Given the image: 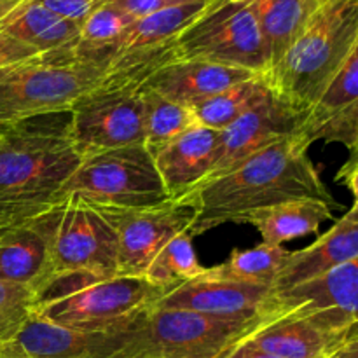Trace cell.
<instances>
[{
    "label": "cell",
    "instance_id": "cell-4",
    "mask_svg": "<svg viewBox=\"0 0 358 358\" xmlns=\"http://www.w3.org/2000/svg\"><path fill=\"white\" fill-rule=\"evenodd\" d=\"M266 318L227 320L154 304L107 332L100 358H222Z\"/></svg>",
    "mask_w": 358,
    "mask_h": 358
},
{
    "label": "cell",
    "instance_id": "cell-21",
    "mask_svg": "<svg viewBox=\"0 0 358 358\" xmlns=\"http://www.w3.org/2000/svg\"><path fill=\"white\" fill-rule=\"evenodd\" d=\"M332 208L334 206L320 199H290L255 210L245 217L243 224L254 226L264 243L283 247V243L317 233L325 220L334 219Z\"/></svg>",
    "mask_w": 358,
    "mask_h": 358
},
{
    "label": "cell",
    "instance_id": "cell-6",
    "mask_svg": "<svg viewBox=\"0 0 358 358\" xmlns=\"http://www.w3.org/2000/svg\"><path fill=\"white\" fill-rule=\"evenodd\" d=\"M105 76V66L73 62L66 49L0 69V128L38 115L69 112Z\"/></svg>",
    "mask_w": 358,
    "mask_h": 358
},
{
    "label": "cell",
    "instance_id": "cell-36",
    "mask_svg": "<svg viewBox=\"0 0 358 358\" xmlns=\"http://www.w3.org/2000/svg\"><path fill=\"white\" fill-rule=\"evenodd\" d=\"M327 358H358V338H348Z\"/></svg>",
    "mask_w": 358,
    "mask_h": 358
},
{
    "label": "cell",
    "instance_id": "cell-11",
    "mask_svg": "<svg viewBox=\"0 0 358 358\" xmlns=\"http://www.w3.org/2000/svg\"><path fill=\"white\" fill-rule=\"evenodd\" d=\"M100 208L117 234V275L124 276H143L163 245L191 231L196 219V210L178 199L149 208Z\"/></svg>",
    "mask_w": 358,
    "mask_h": 358
},
{
    "label": "cell",
    "instance_id": "cell-35",
    "mask_svg": "<svg viewBox=\"0 0 358 358\" xmlns=\"http://www.w3.org/2000/svg\"><path fill=\"white\" fill-rule=\"evenodd\" d=\"M222 358H278V357H273L269 355V353H264L261 352V350L254 348V346H252L250 343H247V339H245V341H241L240 345L231 348Z\"/></svg>",
    "mask_w": 358,
    "mask_h": 358
},
{
    "label": "cell",
    "instance_id": "cell-31",
    "mask_svg": "<svg viewBox=\"0 0 358 358\" xmlns=\"http://www.w3.org/2000/svg\"><path fill=\"white\" fill-rule=\"evenodd\" d=\"M317 140L325 142L343 143L348 149L350 157L345 164H353L358 161V105L350 108L345 114L338 115L327 124L322 126L313 136V143Z\"/></svg>",
    "mask_w": 358,
    "mask_h": 358
},
{
    "label": "cell",
    "instance_id": "cell-25",
    "mask_svg": "<svg viewBox=\"0 0 358 358\" xmlns=\"http://www.w3.org/2000/svg\"><path fill=\"white\" fill-rule=\"evenodd\" d=\"M271 93L269 80L264 76H255L199 101L191 110L198 124L222 131Z\"/></svg>",
    "mask_w": 358,
    "mask_h": 358
},
{
    "label": "cell",
    "instance_id": "cell-15",
    "mask_svg": "<svg viewBox=\"0 0 358 358\" xmlns=\"http://www.w3.org/2000/svg\"><path fill=\"white\" fill-rule=\"evenodd\" d=\"M219 143L220 131L196 124L152 154L170 199L184 198L208 178Z\"/></svg>",
    "mask_w": 358,
    "mask_h": 358
},
{
    "label": "cell",
    "instance_id": "cell-26",
    "mask_svg": "<svg viewBox=\"0 0 358 358\" xmlns=\"http://www.w3.org/2000/svg\"><path fill=\"white\" fill-rule=\"evenodd\" d=\"M358 105V38L352 52L346 58L345 65L338 72L336 79L318 100V103L304 115V121L299 128V135L308 142L313 143V136L322 126L327 124L338 115L345 114L350 108Z\"/></svg>",
    "mask_w": 358,
    "mask_h": 358
},
{
    "label": "cell",
    "instance_id": "cell-12",
    "mask_svg": "<svg viewBox=\"0 0 358 358\" xmlns=\"http://www.w3.org/2000/svg\"><path fill=\"white\" fill-rule=\"evenodd\" d=\"M278 315L306 318L325 331L346 334L358 322V257L271 296L268 317Z\"/></svg>",
    "mask_w": 358,
    "mask_h": 358
},
{
    "label": "cell",
    "instance_id": "cell-16",
    "mask_svg": "<svg viewBox=\"0 0 358 358\" xmlns=\"http://www.w3.org/2000/svg\"><path fill=\"white\" fill-rule=\"evenodd\" d=\"M255 76L257 73L238 66L201 59H173L150 73L143 87L191 108L199 101Z\"/></svg>",
    "mask_w": 358,
    "mask_h": 358
},
{
    "label": "cell",
    "instance_id": "cell-1",
    "mask_svg": "<svg viewBox=\"0 0 358 358\" xmlns=\"http://www.w3.org/2000/svg\"><path fill=\"white\" fill-rule=\"evenodd\" d=\"M308 149L306 140L294 133L187 192L178 201L196 210L192 236L226 222L243 224L255 210L290 199H320L336 208L338 201L325 187Z\"/></svg>",
    "mask_w": 358,
    "mask_h": 358
},
{
    "label": "cell",
    "instance_id": "cell-39",
    "mask_svg": "<svg viewBox=\"0 0 358 358\" xmlns=\"http://www.w3.org/2000/svg\"><path fill=\"white\" fill-rule=\"evenodd\" d=\"M318 2H322V3H324V2H329V0H318Z\"/></svg>",
    "mask_w": 358,
    "mask_h": 358
},
{
    "label": "cell",
    "instance_id": "cell-10",
    "mask_svg": "<svg viewBox=\"0 0 358 358\" xmlns=\"http://www.w3.org/2000/svg\"><path fill=\"white\" fill-rule=\"evenodd\" d=\"M142 86L107 73L70 107V135L83 156L143 143Z\"/></svg>",
    "mask_w": 358,
    "mask_h": 358
},
{
    "label": "cell",
    "instance_id": "cell-37",
    "mask_svg": "<svg viewBox=\"0 0 358 358\" xmlns=\"http://www.w3.org/2000/svg\"><path fill=\"white\" fill-rule=\"evenodd\" d=\"M27 2L28 0H0V23Z\"/></svg>",
    "mask_w": 358,
    "mask_h": 358
},
{
    "label": "cell",
    "instance_id": "cell-19",
    "mask_svg": "<svg viewBox=\"0 0 358 358\" xmlns=\"http://www.w3.org/2000/svg\"><path fill=\"white\" fill-rule=\"evenodd\" d=\"M345 338L343 332L325 331L306 318L278 315L266 318L247 343L278 358H327Z\"/></svg>",
    "mask_w": 358,
    "mask_h": 358
},
{
    "label": "cell",
    "instance_id": "cell-13",
    "mask_svg": "<svg viewBox=\"0 0 358 358\" xmlns=\"http://www.w3.org/2000/svg\"><path fill=\"white\" fill-rule=\"evenodd\" d=\"M303 121V114L271 93L264 101L220 131L217 161L206 180L226 173L264 147L299 133Z\"/></svg>",
    "mask_w": 358,
    "mask_h": 358
},
{
    "label": "cell",
    "instance_id": "cell-18",
    "mask_svg": "<svg viewBox=\"0 0 358 358\" xmlns=\"http://www.w3.org/2000/svg\"><path fill=\"white\" fill-rule=\"evenodd\" d=\"M107 332L72 331L31 315L13 341L0 346V358H100Z\"/></svg>",
    "mask_w": 358,
    "mask_h": 358
},
{
    "label": "cell",
    "instance_id": "cell-28",
    "mask_svg": "<svg viewBox=\"0 0 358 358\" xmlns=\"http://www.w3.org/2000/svg\"><path fill=\"white\" fill-rule=\"evenodd\" d=\"M143 98V145L150 154H156L170 142L196 126L194 114L185 105L161 96L152 90L142 86Z\"/></svg>",
    "mask_w": 358,
    "mask_h": 358
},
{
    "label": "cell",
    "instance_id": "cell-2",
    "mask_svg": "<svg viewBox=\"0 0 358 358\" xmlns=\"http://www.w3.org/2000/svg\"><path fill=\"white\" fill-rule=\"evenodd\" d=\"M83 159L70 135V112L0 128V229L51 208Z\"/></svg>",
    "mask_w": 358,
    "mask_h": 358
},
{
    "label": "cell",
    "instance_id": "cell-34",
    "mask_svg": "<svg viewBox=\"0 0 358 358\" xmlns=\"http://www.w3.org/2000/svg\"><path fill=\"white\" fill-rule=\"evenodd\" d=\"M38 56H42L41 52L31 49L30 45L23 44L17 38L0 31V69L20 65V63L30 62V59L38 58Z\"/></svg>",
    "mask_w": 358,
    "mask_h": 358
},
{
    "label": "cell",
    "instance_id": "cell-32",
    "mask_svg": "<svg viewBox=\"0 0 358 358\" xmlns=\"http://www.w3.org/2000/svg\"><path fill=\"white\" fill-rule=\"evenodd\" d=\"M38 2L52 13L80 24L96 7H100L107 0H38Z\"/></svg>",
    "mask_w": 358,
    "mask_h": 358
},
{
    "label": "cell",
    "instance_id": "cell-3",
    "mask_svg": "<svg viewBox=\"0 0 358 358\" xmlns=\"http://www.w3.org/2000/svg\"><path fill=\"white\" fill-rule=\"evenodd\" d=\"M358 38V0H329L269 72L273 93L306 115L336 79Z\"/></svg>",
    "mask_w": 358,
    "mask_h": 358
},
{
    "label": "cell",
    "instance_id": "cell-9",
    "mask_svg": "<svg viewBox=\"0 0 358 358\" xmlns=\"http://www.w3.org/2000/svg\"><path fill=\"white\" fill-rule=\"evenodd\" d=\"M66 194L110 208H149L170 201L154 156L143 143L84 156L63 187L62 196Z\"/></svg>",
    "mask_w": 358,
    "mask_h": 358
},
{
    "label": "cell",
    "instance_id": "cell-8",
    "mask_svg": "<svg viewBox=\"0 0 358 358\" xmlns=\"http://www.w3.org/2000/svg\"><path fill=\"white\" fill-rule=\"evenodd\" d=\"M177 59L238 66L268 77L269 55L248 0H210L175 41Z\"/></svg>",
    "mask_w": 358,
    "mask_h": 358
},
{
    "label": "cell",
    "instance_id": "cell-24",
    "mask_svg": "<svg viewBox=\"0 0 358 358\" xmlns=\"http://www.w3.org/2000/svg\"><path fill=\"white\" fill-rule=\"evenodd\" d=\"M208 3L210 0L184 3V6L168 7V9L157 10L149 16L138 17L129 24L128 30L119 38L114 56L159 51V49L170 48L177 41L178 35L198 20L199 14L206 9Z\"/></svg>",
    "mask_w": 358,
    "mask_h": 358
},
{
    "label": "cell",
    "instance_id": "cell-20",
    "mask_svg": "<svg viewBox=\"0 0 358 358\" xmlns=\"http://www.w3.org/2000/svg\"><path fill=\"white\" fill-rule=\"evenodd\" d=\"M52 275L45 238L31 222L0 229V282L37 292Z\"/></svg>",
    "mask_w": 358,
    "mask_h": 358
},
{
    "label": "cell",
    "instance_id": "cell-7",
    "mask_svg": "<svg viewBox=\"0 0 358 358\" xmlns=\"http://www.w3.org/2000/svg\"><path fill=\"white\" fill-rule=\"evenodd\" d=\"M49 248L52 275H117V234L100 206L77 194L62 196L51 208L28 220Z\"/></svg>",
    "mask_w": 358,
    "mask_h": 358
},
{
    "label": "cell",
    "instance_id": "cell-14",
    "mask_svg": "<svg viewBox=\"0 0 358 358\" xmlns=\"http://www.w3.org/2000/svg\"><path fill=\"white\" fill-rule=\"evenodd\" d=\"M271 296L273 289L268 285L231 282L203 273L175 287L156 304L227 320H259L268 317Z\"/></svg>",
    "mask_w": 358,
    "mask_h": 358
},
{
    "label": "cell",
    "instance_id": "cell-22",
    "mask_svg": "<svg viewBox=\"0 0 358 358\" xmlns=\"http://www.w3.org/2000/svg\"><path fill=\"white\" fill-rule=\"evenodd\" d=\"M0 31L41 55H52L76 44L80 24L52 13L38 0H28L0 23Z\"/></svg>",
    "mask_w": 358,
    "mask_h": 358
},
{
    "label": "cell",
    "instance_id": "cell-38",
    "mask_svg": "<svg viewBox=\"0 0 358 358\" xmlns=\"http://www.w3.org/2000/svg\"><path fill=\"white\" fill-rule=\"evenodd\" d=\"M348 338H358V322H357V324H353L352 327L346 331V338L345 339H348Z\"/></svg>",
    "mask_w": 358,
    "mask_h": 358
},
{
    "label": "cell",
    "instance_id": "cell-33",
    "mask_svg": "<svg viewBox=\"0 0 358 358\" xmlns=\"http://www.w3.org/2000/svg\"><path fill=\"white\" fill-rule=\"evenodd\" d=\"M107 2L114 3L115 7H119L122 13L131 16L133 20H138V17L149 16V14L168 9V7H177L192 2H203V0H107Z\"/></svg>",
    "mask_w": 358,
    "mask_h": 358
},
{
    "label": "cell",
    "instance_id": "cell-17",
    "mask_svg": "<svg viewBox=\"0 0 358 358\" xmlns=\"http://www.w3.org/2000/svg\"><path fill=\"white\" fill-rule=\"evenodd\" d=\"M358 257V220L341 217L331 229L303 250L290 252L273 282V296Z\"/></svg>",
    "mask_w": 358,
    "mask_h": 358
},
{
    "label": "cell",
    "instance_id": "cell-5",
    "mask_svg": "<svg viewBox=\"0 0 358 358\" xmlns=\"http://www.w3.org/2000/svg\"><path fill=\"white\" fill-rule=\"evenodd\" d=\"M163 296L143 276L69 273L51 276L35 292V313L72 331L103 334L128 325Z\"/></svg>",
    "mask_w": 358,
    "mask_h": 358
},
{
    "label": "cell",
    "instance_id": "cell-27",
    "mask_svg": "<svg viewBox=\"0 0 358 358\" xmlns=\"http://www.w3.org/2000/svg\"><path fill=\"white\" fill-rule=\"evenodd\" d=\"M290 252L283 247L261 245L247 250H234L222 264L206 268V275L213 278L231 280L240 283H254V285H268L273 289L276 275L285 264Z\"/></svg>",
    "mask_w": 358,
    "mask_h": 358
},
{
    "label": "cell",
    "instance_id": "cell-23",
    "mask_svg": "<svg viewBox=\"0 0 358 358\" xmlns=\"http://www.w3.org/2000/svg\"><path fill=\"white\" fill-rule=\"evenodd\" d=\"M248 3L257 17L268 48L269 72L278 65L315 10L322 6L318 0H248Z\"/></svg>",
    "mask_w": 358,
    "mask_h": 358
},
{
    "label": "cell",
    "instance_id": "cell-29",
    "mask_svg": "<svg viewBox=\"0 0 358 358\" xmlns=\"http://www.w3.org/2000/svg\"><path fill=\"white\" fill-rule=\"evenodd\" d=\"M192 238L191 231H184L166 241L149 262L143 278L168 294L175 287L201 276L206 268L199 264Z\"/></svg>",
    "mask_w": 358,
    "mask_h": 358
},
{
    "label": "cell",
    "instance_id": "cell-30",
    "mask_svg": "<svg viewBox=\"0 0 358 358\" xmlns=\"http://www.w3.org/2000/svg\"><path fill=\"white\" fill-rule=\"evenodd\" d=\"M34 313V290L0 282V346L13 341Z\"/></svg>",
    "mask_w": 358,
    "mask_h": 358
}]
</instances>
